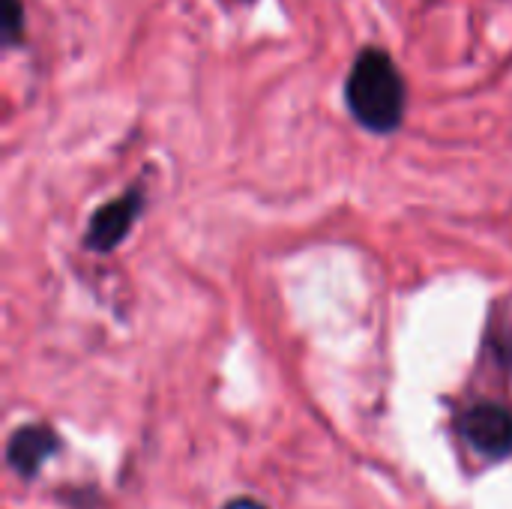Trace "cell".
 I'll use <instances>...</instances> for the list:
<instances>
[{
	"mask_svg": "<svg viewBox=\"0 0 512 509\" xmlns=\"http://www.w3.org/2000/svg\"><path fill=\"white\" fill-rule=\"evenodd\" d=\"M225 509H264L258 501H249V498H240V501H231Z\"/></svg>",
	"mask_w": 512,
	"mask_h": 509,
	"instance_id": "8992f818",
	"label": "cell"
},
{
	"mask_svg": "<svg viewBox=\"0 0 512 509\" xmlns=\"http://www.w3.org/2000/svg\"><path fill=\"white\" fill-rule=\"evenodd\" d=\"M57 450V438L45 426H24L9 441V465L18 474H36L39 465Z\"/></svg>",
	"mask_w": 512,
	"mask_h": 509,
	"instance_id": "277c9868",
	"label": "cell"
},
{
	"mask_svg": "<svg viewBox=\"0 0 512 509\" xmlns=\"http://www.w3.org/2000/svg\"><path fill=\"white\" fill-rule=\"evenodd\" d=\"M462 435L477 453L501 459L512 450V414L492 402L474 405L462 417Z\"/></svg>",
	"mask_w": 512,
	"mask_h": 509,
	"instance_id": "7a4b0ae2",
	"label": "cell"
},
{
	"mask_svg": "<svg viewBox=\"0 0 512 509\" xmlns=\"http://www.w3.org/2000/svg\"><path fill=\"white\" fill-rule=\"evenodd\" d=\"M345 99L360 126L369 132H393L402 117H405V84L390 60L387 51L381 48H366L348 75L345 84Z\"/></svg>",
	"mask_w": 512,
	"mask_h": 509,
	"instance_id": "6da1fadb",
	"label": "cell"
},
{
	"mask_svg": "<svg viewBox=\"0 0 512 509\" xmlns=\"http://www.w3.org/2000/svg\"><path fill=\"white\" fill-rule=\"evenodd\" d=\"M138 213H141V195L135 189L108 201L105 207H99L93 213L84 243L96 252H108V249L120 246L126 240V234L132 231Z\"/></svg>",
	"mask_w": 512,
	"mask_h": 509,
	"instance_id": "3957f363",
	"label": "cell"
},
{
	"mask_svg": "<svg viewBox=\"0 0 512 509\" xmlns=\"http://www.w3.org/2000/svg\"><path fill=\"white\" fill-rule=\"evenodd\" d=\"M21 12H18V0H6V36L15 39L21 33Z\"/></svg>",
	"mask_w": 512,
	"mask_h": 509,
	"instance_id": "5b68a950",
	"label": "cell"
}]
</instances>
